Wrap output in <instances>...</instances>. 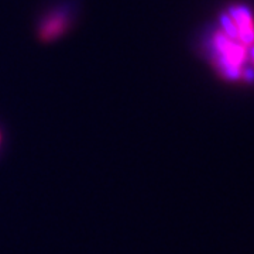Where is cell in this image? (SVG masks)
Masks as SVG:
<instances>
[{"label":"cell","mask_w":254,"mask_h":254,"mask_svg":"<svg viewBox=\"0 0 254 254\" xmlns=\"http://www.w3.org/2000/svg\"><path fill=\"white\" fill-rule=\"evenodd\" d=\"M213 57L219 72L229 81H240L249 60V47L226 36L222 30L213 36Z\"/></svg>","instance_id":"obj_1"},{"label":"cell","mask_w":254,"mask_h":254,"mask_svg":"<svg viewBox=\"0 0 254 254\" xmlns=\"http://www.w3.org/2000/svg\"><path fill=\"white\" fill-rule=\"evenodd\" d=\"M222 31L246 47L254 44V14L245 4H235L220 18Z\"/></svg>","instance_id":"obj_2"}]
</instances>
